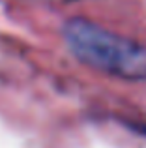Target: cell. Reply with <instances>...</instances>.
<instances>
[{
  "instance_id": "cell-1",
  "label": "cell",
  "mask_w": 146,
  "mask_h": 148,
  "mask_svg": "<svg viewBox=\"0 0 146 148\" xmlns=\"http://www.w3.org/2000/svg\"><path fill=\"white\" fill-rule=\"evenodd\" d=\"M64 40L79 62L126 81L146 79V49L83 17L64 23Z\"/></svg>"
}]
</instances>
